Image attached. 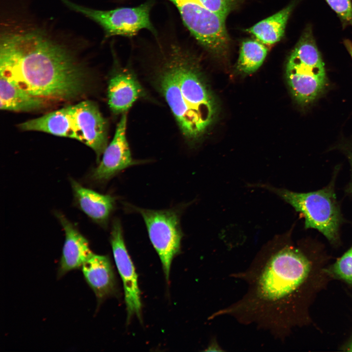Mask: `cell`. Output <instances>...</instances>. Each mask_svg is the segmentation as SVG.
<instances>
[{"label": "cell", "instance_id": "obj_1", "mask_svg": "<svg viewBox=\"0 0 352 352\" xmlns=\"http://www.w3.org/2000/svg\"><path fill=\"white\" fill-rule=\"evenodd\" d=\"M0 74L30 94L67 100L83 90L86 73L71 50L43 27L4 23L0 38Z\"/></svg>", "mask_w": 352, "mask_h": 352}, {"label": "cell", "instance_id": "obj_2", "mask_svg": "<svg viewBox=\"0 0 352 352\" xmlns=\"http://www.w3.org/2000/svg\"><path fill=\"white\" fill-rule=\"evenodd\" d=\"M154 82L184 136L189 141L200 137L215 117L216 105L195 59L183 48L172 46L155 70Z\"/></svg>", "mask_w": 352, "mask_h": 352}, {"label": "cell", "instance_id": "obj_3", "mask_svg": "<svg viewBox=\"0 0 352 352\" xmlns=\"http://www.w3.org/2000/svg\"><path fill=\"white\" fill-rule=\"evenodd\" d=\"M250 277V288L237 305L254 320L275 322L279 306L303 283L310 269L307 258L298 249L285 246L257 262Z\"/></svg>", "mask_w": 352, "mask_h": 352}, {"label": "cell", "instance_id": "obj_4", "mask_svg": "<svg viewBox=\"0 0 352 352\" xmlns=\"http://www.w3.org/2000/svg\"><path fill=\"white\" fill-rule=\"evenodd\" d=\"M286 76L293 97L303 106L315 101L327 86L325 64L310 28L304 32L288 58Z\"/></svg>", "mask_w": 352, "mask_h": 352}, {"label": "cell", "instance_id": "obj_5", "mask_svg": "<svg viewBox=\"0 0 352 352\" xmlns=\"http://www.w3.org/2000/svg\"><path fill=\"white\" fill-rule=\"evenodd\" d=\"M257 186L274 193L300 213L305 219L306 229H317L330 242H337L342 216L332 184L307 193L292 192L266 184Z\"/></svg>", "mask_w": 352, "mask_h": 352}, {"label": "cell", "instance_id": "obj_6", "mask_svg": "<svg viewBox=\"0 0 352 352\" xmlns=\"http://www.w3.org/2000/svg\"><path fill=\"white\" fill-rule=\"evenodd\" d=\"M61 0L70 9L98 24L104 31L105 39L115 36L131 37L143 29L155 33L150 19L152 7L150 1L136 7L101 10L80 5L69 0Z\"/></svg>", "mask_w": 352, "mask_h": 352}, {"label": "cell", "instance_id": "obj_7", "mask_svg": "<svg viewBox=\"0 0 352 352\" xmlns=\"http://www.w3.org/2000/svg\"><path fill=\"white\" fill-rule=\"evenodd\" d=\"M134 209L144 220L150 240L159 256L165 279L168 281L171 264L180 252L183 237L179 215L173 209Z\"/></svg>", "mask_w": 352, "mask_h": 352}, {"label": "cell", "instance_id": "obj_8", "mask_svg": "<svg viewBox=\"0 0 352 352\" xmlns=\"http://www.w3.org/2000/svg\"><path fill=\"white\" fill-rule=\"evenodd\" d=\"M123 235L120 221L115 219L112 224L110 242L115 263L123 284L129 322L134 315L141 320L142 303L137 274Z\"/></svg>", "mask_w": 352, "mask_h": 352}, {"label": "cell", "instance_id": "obj_9", "mask_svg": "<svg viewBox=\"0 0 352 352\" xmlns=\"http://www.w3.org/2000/svg\"><path fill=\"white\" fill-rule=\"evenodd\" d=\"M72 115L78 141L92 149L99 163L108 145V125L98 106L83 101L72 105Z\"/></svg>", "mask_w": 352, "mask_h": 352}, {"label": "cell", "instance_id": "obj_10", "mask_svg": "<svg viewBox=\"0 0 352 352\" xmlns=\"http://www.w3.org/2000/svg\"><path fill=\"white\" fill-rule=\"evenodd\" d=\"M127 115L125 113L117 124L113 137L105 149L101 160L92 171V180L105 182L127 168L138 163L132 157L127 138Z\"/></svg>", "mask_w": 352, "mask_h": 352}, {"label": "cell", "instance_id": "obj_11", "mask_svg": "<svg viewBox=\"0 0 352 352\" xmlns=\"http://www.w3.org/2000/svg\"><path fill=\"white\" fill-rule=\"evenodd\" d=\"M56 216L65 234L57 272V277L60 278L71 270L82 267L93 252L87 239L74 225L63 214L58 213Z\"/></svg>", "mask_w": 352, "mask_h": 352}, {"label": "cell", "instance_id": "obj_12", "mask_svg": "<svg viewBox=\"0 0 352 352\" xmlns=\"http://www.w3.org/2000/svg\"><path fill=\"white\" fill-rule=\"evenodd\" d=\"M81 268L84 279L94 293L99 305L117 293L116 279L108 256L93 253Z\"/></svg>", "mask_w": 352, "mask_h": 352}, {"label": "cell", "instance_id": "obj_13", "mask_svg": "<svg viewBox=\"0 0 352 352\" xmlns=\"http://www.w3.org/2000/svg\"><path fill=\"white\" fill-rule=\"evenodd\" d=\"M142 86L133 73L121 69L110 79L107 90L108 104L114 114H123L138 99L145 96Z\"/></svg>", "mask_w": 352, "mask_h": 352}, {"label": "cell", "instance_id": "obj_14", "mask_svg": "<svg viewBox=\"0 0 352 352\" xmlns=\"http://www.w3.org/2000/svg\"><path fill=\"white\" fill-rule=\"evenodd\" d=\"M70 183L79 208L93 221L105 226L115 207V198L85 187L74 179Z\"/></svg>", "mask_w": 352, "mask_h": 352}, {"label": "cell", "instance_id": "obj_15", "mask_svg": "<svg viewBox=\"0 0 352 352\" xmlns=\"http://www.w3.org/2000/svg\"><path fill=\"white\" fill-rule=\"evenodd\" d=\"M24 131L41 132L78 140L72 115V105L49 112L20 125Z\"/></svg>", "mask_w": 352, "mask_h": 352}, {"label": "cell", "instance_id": "obj_16", "mask_svg": "<svg viewBox=\"0 0 352 352\" xmlns=\"http://www.w3.org/2000/svg\"><path fill=\"white\" fill-rule=\"evenodd\" d=\"M46 99L32 95L0 74V109L29 111L43 108Z\"/></svg>", "mask_w": 352, "mask_h": 352}, {"label": "cell", "instance_id": "obj_17", "mask_svg": "<svg viewBox=\"0 0 352 352\" xmlns=\"http://www.w3.org/2000/svg\"><path fill=\"white\" fill-rule=\"evenodd\" d=\"M293 8L290 4L247 29V32L265 45L279 42L283 36L286 24Z\"/></svg>", "mask_w": 352, "mask_h": 352}, {"label": "cell", "instance_id": "obj_18", "mask_svg": "<svg viewBox=\"0 0 352 352\" xmlns=\"http://www.w3.org/2000/svg\"><path fill=\"white\" fill-rule=\"evenodd\" d=\"M267 53V47L258 40L244 41L240 49L238 69L245 73L256 71L262 65Z\"/></svg>", "mask_w": 352, "mask_h": 352}, {"label": "cell", "instance_id": "obj_19", "mask_svg": "<svg viewBox=\"0 0 352 352\" xmlns=\"http://www.w3.org/2000/svg\"><path fill=\"white\" fill-rule=\"evenodd\" d=\"M333 271L340 278L352 284V247L337 261Z\"/></svg>", "mask_w": 352, "mask_h": 352}, {"label": "cell", "instance_id": "obj_20", "mask_svg": "<svg viewBox=\"0 0 352 352\" xmlns=\"http://www.w3.org/2000/svg\"><path fill=\"white\" fill-rule=\"evenodd\" d=\"M339 17L344 25L352 27V3L351 0H325Z\"/></svg>", "mask_w": 352, "mask_h": 352}, {"label": "cell", "instance_id": "obj_21", "mask_svg": "<svg viewBox=\"0 0 352 352\" xmlns=\"http://www.w3.org/2000/svg\"><path fill=\"white\" fill-rule=\"evenodd\" d=\"M348 157L351 166L352 173V145L349 148L347 152ZM346 192L348 194H352V179L348 187L346 188Z\"/></svg>", "mask_w": 352, "mask_h": 352}, {"label": "cell", "instance_id": "obj_22", "mask_svg": "<svg viewBox=\"0 0 352 352\" xmlns=\"http://www.w3.org/2000/svg\"><path fill=\"white\" fill-rule=\"evenodd\" d=\"M344 42L345 47L352 58V42L349 40H345Z\"/></svg>", "mask_w": 352, "mask_h": 352}, {"label": "cell", "instance_id": "obj_23", "mask_svg": "<svg viewBox=\"0 0 352 352\" xmlns=\"http://www.w3.org/2000/svg\"><path fill=\"white\" fill-rule=\"evenodd\" d=\"M348 351H349V352H352V343L351 344V345L349 347V349L348 350Z\"/></svg>", "mask_w": 352, "mask_h": 352}]
</instances>
